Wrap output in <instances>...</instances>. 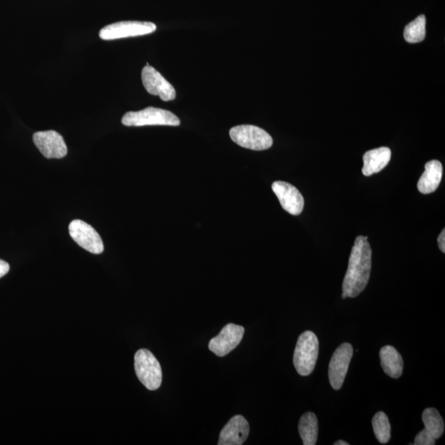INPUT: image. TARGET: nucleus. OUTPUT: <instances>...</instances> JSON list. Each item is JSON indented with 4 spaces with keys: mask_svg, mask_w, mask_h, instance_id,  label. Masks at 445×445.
<instances>
[{
    "mask_svg": "<svg viewBox=\"0 0 445 445\" xmlns=\"http://www.w3.org/2000/svg\"><path fill=\"white\" fill-rule=\"evenodd\" d=\"M141 79H142L144 87L150 94L159 96L164 102H169L176 98L174 86L149 64H146L142 69Z\"/></svg>",
    "mask_w": 445,
    "mask_h": 445,
    "instance_id": "nucleus-11",
    "label": "nucleus"
},
{
    "mask_svg": "<svg viewBox=\"0 0 445 445\" xmlns=\"http://www.w3.org/2000/svg\"><path fill=\"white\" fill-rule=\"evenodd\" d=\"M232 141L242 148L252 150H266L273 145L271 136L266 130L252 125L235 126L230 130Z\"/></svg>",
    "mask_w": 445,
    "mask_h": 445,
    "instance_id": "nucleus-5",
    "label": "nucleus"
},
{
    "mask_svg": "<svg viewBox=\"0 0 445 445\" xmlns=\"http://www.w3.org/2000/svg\"><path fill=\"white\" fill-rule=\"evenodd\" d=\"M33 142L47 159H62L68 149L62 135L55 130L39 131L33 135Z\"/></svg>",
    "mask_w": 445,
    "mask_h": 445,
    "instance_id": "nucleus-10",
    "label": "nucleus"
},
{
    "mask_svg": "<svg viewBox=\"0 0 445 445\" xmlns=\"http://www.w3.org/2000/svg\"><path fill=\"white\" fill-rule=\"evenodd\" d=\"M342 298H343V300H345V298H347V295H346V294H344V293H343V294H342Z\"/></svg>",
    "mask_w": 445,
    "mask_h": 445,
    "instance_id": "nucleus-25",
    "label": "nucleus"
},
{
    "mask_svg": "<svg viewBox=\"0 0 445 445\" xmlns=\"http://www.w3.org/2000/svg\"><path fill=\"white\" fill-rule=\"evenodd\" d=\"M320 342L315 332L306 331L298 337L294 354V366L298 374L308 376L315 370Z\"/></svg>",
    "mask_w": 445,
    "mask_h": 445,
    "instance_id": "nucleus-2",
    "label": "nucleus"
},
{
    "mask_svg": "<svg viewBox=\"0 0 445 445\" xmlns=\"http://www.w3.org/2000/svg\"><path fill=\"white\" fill-rule=\"evenodd\" d=\"M379 357L383 370L389 377L400 378L403 371V360L395 348L392 346L383 347L379 353Z\"/></svg>",
    "mask_w": 445,
    "mask_h": 445,
    "instance_id": "nucleus-16",
    "label": "nucleus"
},
{
    "mask_svg": "<svg viewBox=\"0 0 445 445\" xmlns=\"http://www.w3.org/2000/svg\"><path fill=\"white\" fill-rule=\"evenodd\" d=\"M438 244H439V249H441V251L442 252H445V230H443L442 232H441V235H439V237H438Z\"/></svg>",
    "mask_w": 445,
    "mask_h": 445,
    "instance_id": "nucleus-23",
    "label": "nucleus"
},
{
    "mask_svg": "<svg viewBox=\"0 0 445 445\" xmlns=\"http://www.w3.org/2000/svg\"><path fill=\"white\" fill-rule=\"evenodd\" d=\"M353 351L350 343H343L333 354L328 370V377L332 387L335 390H339L345 381Z\"/></svg>",
    "mask_w": 445,
    "mask_h": 445,
    "instance_id": "nucleus-8",
    "label": "nucleus"
},
{
    "mask_svg": "<svg viewBox=\"0 0 445 445\" xmlns=\"http://www.w3.org/2000/svg\"><path fill=\"white\" fill-rule=\"evenodd\" d=\"M69 235L73 240L84 249L93 254H101L104 251V245L98 232L87 222L75 220L69 225Z\"/></svg>",
    "mask_w": 445,
    "mask_h": 445,
    "instance_id": "nucleus-7",
    "label": "nucleus"
},
{
    "mask_svg": "<svg viewBox=\"0 0 445 445\" xmlns=\"http://www.w3.org/2000/svg\"><path fill=\"white\" fill-rule=\"evenodd\" d=\"M391 155V150L388 147H381L366 152L363 156L362 174L370 176L379 173L389 164Z\"/></svg>",
    "mask_w": 445,
    "mask_h": 445,
    "instance_id": "nucleus-15",
    "label": "nucleus"
},
{
    "mask_svg": "<svg viewBox=\"0 0 445 445\" xmlns=\"http://www.w3.org/2000/svg\"><path fill=\"white\" fill-rule=\"evenodd\" d=\"M121 123L125 126H179L181 124L178 116L171 111L152 107L138 111H129L123 116Z\"/></svg>",
    "mask_w": 445,
    "mask_h": 445,
    "instance_id": "nucleus-4",
    "label": "nucleus"
},
{
    "mask_svg": "<svg viewBox=\"0 0 445 445\" xmlns=\"http://www.w3.org/2000/svg\"><path fill=\"white\" fill-rule=\"evenodd\" d=\"M9 269L10 266L9 263L0 259V278H2L5 275L8 274Z\"/></svg>",
    "mask_w": 445,
    "mask_h": 445,
    "instance_id": "nucleus-22",
    "label": "nucleus"
},
{
    "mask_svg": "<svg viewBox=\"0 0 445 445\" xmlns=\"http://www.w3.org/2000/svg\"><path fill=\"white\" fill-rule=\"evenodd\" d=\"M424 429L436 439L441 437L444 431V423L441 414L434 408H427L422 413Z\"/></svg>",
    "mask_w": 445,
    "mask_h": 445,
    "instance_id": "nucleus-18",
    "label": "nucleus"
},
{
    "mask_svg": "<svg viewBox=\"0 0 445 445\" xmlns=\"http://www.w3.org/2000/svg\"><path fill=\"white\" fill-rule=\"evenodd\" d=\"M372 249L368 237L358 236L349 259L342 289L347 297L356 298L366 289L370 280Z\"/></svg>",
    "mask_w": 445,
    "mask_h": 445,
    "instance_id": "nucleus-1",
    "label": "nucleus"
},
{
    "mask_svg": "<svg viewBox=\"0 0 445 445\" xmlns=\"http://www.w3.org/2000/svg\"><path fill=\"white\" fill-rule=\"evenodd\" d=\"M135 371L140 383L150 391L157 390L162 384L163 373L159 362L153 353L140 349L135 356Z\"/></svg>",
    "mask_w": 445,
    "mask_h": 445,
    "instance_id": "nucleus-3",
    "label": "nucleus"
},
{
    "mask_svg": "<svg viewBox=\"0 0 445 445\" xmlns=\"http://www.w3.org/2000/svg\"><path fill=\"white\" fill-rule=\"evenodd\" d=\"M414 444L416 445H434L436 444V439H434L426 429L418 433L416 438H415Z\"/></svg>",
    "mask_w": 445,
    "mask_h": 445,
    "instance_id": "nucleus-21",
    "label": "nucleus"
},
{
    "mask_svg": "<svg viewBox=\"0 0 445 445\" xmlns=\"http://www.w3.org/2000/svg\"><path fill=\"white\" fill-rule=\"evenodd\" d=\"M334 445H349V444L346 441H338L335 444H334Z\"/></svg>",
    "mask_w": 445,
    "mask_h": 445,
    "instance_id": "nucleus-24",
    "label": "nucleus"
},
{
    "mask_svg": "<svg viewBox=\"0 0 445 445\" xmlns=\"http://www.w3.org/2000/svg\"><path fill=\"white\" fill-rule=\"evenodd\" d=\"M250 427L247 419L237 415L232 417L220 434L219 445H242L249 436Z\"/></svg>",
    "mask_w": 445,
    "mask_h": 445,
    "instance_id": "nucleus-13",
    "label": "nucleus"
},
{
    "mask_svg": "<svg viewBox=\"0 0 445 445\" xmlns=\"http://www.w3.org/2000/svg\"><path fill=\"white\" fill-rule=\"evenodd\" d=\"M374 434L381 444H387L391 439V426L389 423L387 415L383 412H378L372 419Z\"/></svg>",
    "mask_w": 445,
    "mask_h": 445,
    "instance_id": "nucleus-20",
    "label": "nucleus"
},
{
    "mask_svg": "<svg viewBox=\"0 0 445 445\" xmlns=\"http://www.w3.org/2000/svg\"><path fill=\"white\" fill-rule=\"evenodd\" d=\"M244 332V327L229 323L222 328L219 335L211 339L209 342L210 351L217 356H227L240 345Z\"/></svg>",
    "mask_w": 445,
    "mask_h": 445,
    "instance_id": "nucleus-9",
    "label": "nucleus"
},
{
    "mask_svg": "<svg viewBox=\"0 0 445 445\" xmlns=\"http://www.w3.org/2000/svg\"><path fill=\"white\" fill-rule=\"evenodd\" d=\"M303 444L305 445H315L317 443L318 422L316 415L312 412L303 414L298 423Z\"/></svg>",
    "mask_w": 445,
    "mask_h": 445,
    "instance_id": "nucleus-17",
    "label": "nucleus"
},
{
    "mask_svg": "<svg viewBox=\"0 0 445 445\" xmlns=\"http://www.w3.org/2000/svg\"><path fill=\"white\" fill-rule=\"evenodd\" d=\"M427 19L424 15H419L414 21L407 25L404 29V39L408 43H418L426 38Z\"/></svg>",
    "mask_w": 445,
    "mask_h": 445,
    "instance_id": "nucleus-19",
    "label": "nucleus"
},
{
    "mask_svg": "<svg viewBox=\"0 0 445 445\" xmlns=\"http://www.w3.org/2000/svg\"><path fill=\"white\" fill-rule=\"evenodd\" d=\"M271 187L283 209L292 215L302 213L305 207V199L295 186L286 181H275Z\"/></svg>",
    "mask_w": 445,
    "mask_h": 445,
    "instance_id": "nucleus-12",
    "label": "nucleus"
},
{
    "mask_svg": "<svg viewBox=\"0 0 445 445\" xmlns=\"http://www.w3.org/2000/svg\"><path fill=\"white\" fill-rule=\"evenodd\" d=\"M443 176V167L438 160L429 161L424 166V171L417 184V188L422 194H429L436 191L441 184Z\"/></svg>",
    "mask_w": 445,
    "mask_h": 445,
    "instance_id": "nucleus-14",
    "label": "nucleus"
},
{
    "mask_svg": "<svg viewBox=\"0 0 445 445\" xmlns=\"http://www.w3.org/2000/svg\"><path fill=\"white\" fill-rule=\"evenodd\" d=\"M156 25L150 22L125 21L108 25L101 29L99 37L105 40L145 36L156 31Z\"/></svg>",
    "mask_w": 445,
    "mask_h": 445,
    "instance_id": "nucleus-6",
    "label": "nucleus"
}]
</instances>
